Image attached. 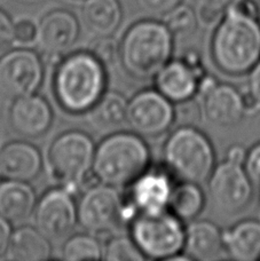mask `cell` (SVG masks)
Here are the masks:
<instances>
[{
	"label": "cell",
	"mask_w": 260,
	"mask_h": 261,
	"mask_svg": "<svg viewBox=\"0 0 260 261\" xmlns=\"http://www.w3.org/2000/svg\"><path fill=\"white\" fill-rule=\"evenodd\" d=\"M211 55L216 67L230 76L249 73L260 61V22L249 0L231 8L217 23Z\"/></svg>",
	"instance_id": "1"
},
{
	"label": "cell",
	"mask_w": 260,
	"mask_h": 261,
	"mask_svg": "<svg viewBox=\"0 0 260 261\" xmlns=\"http://www.w3.org/2000/svg\"><path fill=\"white\" fill-rule=\"evenodd\" d=\"M106 86V67L91 52L69 54L55 69V99L69 114H86L105 94Z\"/></svg>",
	"instance_id": "2"
},
{
	"label": "cell",
	"mask_w": 260,
	"mask_h": 261,
	"mask_svg": "<svg viewBox=\"0 0 260 261\" xmlns=\"http://www.w3.org/2000/svg\"><path fill=\"white\" fill-rule=\"evenodd\" d=\"M174 36L164 22L142 20L125 32L119 44V61L129 76L154 78L172 57Z\"/></svg>",
	"instance_id": "3"
},
{
	"label": "cell",
	"mask_w": 260,
	"mask_h": 261,
	"mask_svg": "<svg viewBox=\"0 0 260 261\" xmlns=\"http://www.w3.org/2000/svg\"><path fill=\"white\" fill-rule=\"evenodd\" d=\"M150 150L137 133L115 132L95 148L92 171L102 185L131 186L149 169Z\"/></svg>",
	"instance_id": "4"
},
{
	"label": "cell",
	"mask_w": 260,
	"mask_h": 261,
	"mask_svg": "<svg viewBox=\"0 0 260 261\" xmlns=\"http://www.w3.org/2000/svg\"><path fill=\"white\" fill-rule=\"evenodd\" d=\"M163 160L168 172L181 181L203 182L216 166L212 143L201 130L181 126L169 135L163 147Z\"/></svg>",
	"instance_id": "5"
},
{
	"label": "cell",
	"mask_w": 260,
	"mask_h": 261,
	"mask_svg": "<svg viewBox=\"0 0 260 261\" xmlns=\"http://www.w3.org/2000/svg\"><path fill=\"white\" fill-rule=\"evenodd\" d=\"M129 232L146 259L171 260L184 253L185 222L170 210L138 212L132 219Z\"/></svg>",
	"instance_id": "6"
},
{
	"label": "cell",
	"mask_w": 260,
	"mask_h": 261,
	"mask_svg": "<svg viewBox=\"0 0 260 261\" xmlns=\"http://www.w3.org/2000/svg\"><path fill=\"white\" fill-rule=\"evenodd\" d=\"M95 146L88 134L68 130L54 140L48 149L47 165L52 179L75 194L92 172Z\"/></svg>",
	"instance_id": "7"
},
{
	"label": "cell",
	"mask_w": 260,
	"mask_h": 261,
	"mask_svg": "<svg viewBox=\"0 0 260 261\" xmlns=\"http://www.w3.org/2000/svg\"><path fill=\"white\" fill-rule=\"evenodd\" d=\"M137 213L132 204L126 206L117 188L102 184L85 189L77 205L78 222L95 236L113 234Z\"/></svg>",
	"instance_id": "8"
},
{
	"label": "cell",
	"mask_w": 260,
	"mask_h": 261,
	"mask_svg": "<svg viewBox=\"0 0 260 261\" xmlns=\"http://www.w3.org/2000/svg\"><path fill=\"white\" fill-rule=\"evenodd\" d=\"M253 185L243 163L227 158L215 166L209 176V193L215 206L226 214L247 208L252 199Z\"/></svg>",
	"instance_id": "9"
},
{
	"label": "cell",
	"mask_w": 260,
	"mask_h": 261,
	"mask_svg": "<svg viewBox=\"0 0 260 261\" xmlns=\"http://www.w3.org/2000/svg\"><path fill=\"white\" fill-rule=\"evenodd\" d=\"M44 79V64L31 49L17 48L0 58V96L6 100L35 94Z\"/></svg>",
	"instance_id": "10"
},
{
	"label": "cell",
	"mask_w": 260,
	"mask_h": 261,
	"mask_svg": "<svg viewBox=\"0 0 260 261\" xmlns=\"http://www.w3.org/2000/svg\"><path fill=\"white\" fill-rule=\"evenodd\" d=\"M174 118L173 103L157 90L141 91L128 101L126 123L140 137H160L171 128Z\"/></svg>",
	"instance_id": "11"
},
{
	"label": "cell",
	"mask_w": 260,
	"mask_h": 261,
	"mask_svg": "<svg viewBox=\"0 0 260 261\" xmlns=\"http://www.w3.org/2000/svg\"><path fill=\"white\" fill-rule=\"evenodd\" d=\"M35 225L49 241L67 239L78 222L77 205L73 194L66 188H53L36 204Z\"/></svg>",
	"instance_id": "12"
},
{
	"label": "cell",
	"mask_w": 260,
	"mask_h": 261,
	"mask_svg": "<svg viewBox=\"0 0 260 261\" xmlns=\"http://www.w3.org/2000/svg\"><path fill=\"white\" fill-rule=\"evenodd\" d=\"M81 25L77 17L67 9H54L38 23L36 45L49 59H62L80 37Z\"/></svg>",
	"instance_id": "13"
},
{
	"label": "cell",
	"mask_w": 260,
	"mask_h": 261,
	"mask_svg": "<svg viewBox=\"0 0 260 261\" xmlns=\"http://www.w3.org/2000/svg\"><path fill=\"white\" fill-rule=\"evenodd\" d=\"M247 111V102L234 86L209 84L202 96V115L209 124L228 127L240 123Z\"/></svg>",
	"instance_id": "14"
},
{
	"label": "cell",
	"mask_w": 260,
	"mask_h": 261,
	"mask_svg": "<svg viewBox=\"0 0 260 261\" xmlns=\"http://www.w3.org/2000/svg\"><path fill=\"white\" fill-rule=\"evenodd\" d=\"M9 122L18 135L37 139L47 133L52 126L53 111L48 102L35 93L13 101L9 109Z\"/></svg>",
	"instance_id": "15"
},
{
	"label": "cell",
	"mask_w": 260,
	"mask_h": 261,
	"mask_svg": "<svg viewBox=\"0 0 260 261\" xmlns=\"http://www.w3.org/2000/svg\"><path fill=\"white\" fill-rule=\"evenodd\" d=\"M154 78L156 90L172 103L189 101L199 90L198 68L190 60H170Z\"/></svg>",
	"instance_id": "16"
},
{
	"label": "cell",
	"mask_w": 260,
	"mask_h": 261,
	"mask_svg": "<svg viewBox=\"0 0 260 261\" xmlns=\"http://www.w3.org/2000/svg\"><path fill=\"white\" fill-rule=\"evenodd\" d=\"M43 157L38 148L25 141H13L0 149V178L29 182L40 174Z\"/></svg>",
	"instance_id": "17"
},
{
	"label": "cell",
	"mask_w": 260,
	"mask_h": 261,
	"mask_svg": "<svg viewBox=\"0 0 260 261\" xmlns=\"http://www.w3.org/2000/svg\"><path fill=\"white\" fill-rule=\"evenodd\" d=\"M131 186V204L137 212H159L169 207L174 187L168 172L148 169Z\"/></svg>",
	"instance_id": "18"
},
{
	"label": "cell",
	"mask_w": 260,
	"mask_h": 261,
	"mask_svg": "<svg viewBox=\"0 0 260 261\" xmlns=\"http://www.w3.org/2000/svg\"><path fill=\"white\" fill-rule=\"evenodd\" d=\"M184 253L190 261L219 260L226 254L224 232L211 221H194L186 227Z\"/></svg>",
	"instance_id": "19"
},
{
	"label": "cell",
	"mask_w": 260,
	"mask_h": 261,
	"mask_svg": "<svg viewBox=\"0 0 260 261\" xmlns=\"http://www.w3.org/2000/svg\"><path fill=\"white\" fill-rule=\"evenodd\" d=\"M82 24L94 37L113 36L123 20L119 0H84L81 8Z\"/></svg>",
	"instance_id": "20"
},
{
	"label": "cell",
	"mask_w": 260,
	"mask_h": 261,
	"mask_svg": "<svg viewBox=\"0 0 260 261\" xmlns=\"http://www.w3.org/2000/svg\"><path fill=\"white\" fill-rule=\"evenodd\" d=\"M37 197L34 188L16 180L0 182V216L9 222L21 223L34 214Z\"/></svg>",
	"instance_id": "21"
},
{
	"label": "cell",
	"mask_w": 260,
	"mask_h": 261,
	"mask_svg": "<svg viewBox=\"0 0 260 261\" xmlns=\"http://www.w3.org/2000/svg\"><path fill=\"white\" fill-rule=\"evenodd\" d=\"M128 101L117 92H106L86 113L90 127L97 133L111 134L126 123Z\"/></svg>",
	"instance_id": "22"
},
{
	"label": "cell",
	"mask_w": 260,
	"mask_h": 261,
	"mask_svg": "<svg viewBox=\"0 0 260 261\" xmlns=\"http://www.w3.org/2000/svg\"><path fill=\"white\" fill-rule=\"evenodd\" d=\"M226 254L236 261L260 259V221L245 219L224 232Z\"/></svg>",
	"instance_id": "23"
},
{
	"label": "cell",
	"mask_w": 260,
	"mask_h": 261,
	"mask_svg": "<svg viewBox=\"0 0 260 261\" xmlns=\"http://www.w3.org/2000/svg\"><path fill=\"white\" fill-rule=\"evenodd\" d=\"M52 246L45 235L30 226L13 231L5 257L14 261H44L50 258Z\"/></svg>",
	"instance_id": "24"
},
{
	"label": "cell",
	"mask_w": 260,
	"mask_h": 261,
	"mask_svg": "<svg viewBox=\"0 0 260 261\" xmlns=\"http://www.w3.org/2000/svg\"><path fill=\"white\" fill-rule=\"evenodd\" d=\"M205 197L197 182L181 181L173 188L169 208L174 216L185 221H192L203 211Z\"/></svg>",
	"instance_id": "25"
},
{
	"label": "cell",
	"mask_w": 260,
	"mask_h": 261,
	"mask_svg": "<svg viewBox=\"0 0 260 261\" xmlns=\"http://www.w3.org/2000/svg\"><path fill=\"white\" fill-rule=\"evenodd\" d=\"M62 258L68 261L101 260L103 250L99 240L93 234H77L70 236L62 248Z\"/></svg>",
	"instance_id": "26"
},
{
	"label": "cell",
	"mask_w": 260,
	"mask_h": 261,
	"mask_svg": "<svg viewBox=\"0 0 260 261\" xmlns=\"http://www.w3.org/2000/svg\"><path fill=\"white\" fill-rule=\"evenodd\" d=\"M164 23L174 37H186L196 29L198 17L192 7L180 4L164 16Z\"/></svg>",
	"instance_id": "27"
},
{
	"label": "cell",
	"mask_w": 260,
	"mask_h": 261,
	"mask_svg": "<svg viewBox=\"0 0 260 261\" xmlns=\"http://www.w3.org/2000/svg\"><path fill=\"white\" fill-rule=\"evenodd\" d=\"M145 259L131 236H114L103 250V260L107 261H140Z\"/></svg>",
	"instance_id": "28"
},
{
	"label": "cell",
	"mask_w": 260,
	"mask_h": 261,
	"mask_svg": "<svg viewBox=\"0 0 260 261\" xmlns=\"http://www.w3.org/2000/svg\"><path fill=\"white\" fill-rule=\"evenodd\" d=\"M244 0H199L197 17L203 24L211 25L219 22L231 8L238 7Z\"/></svg>",
	"instance_id": "29"
},
{
	"label": "cell",
	"mask_w": 260,
	"mask_h": 261,
	"mask_svg": "<svg viewBox=\"0 0 260 261\" xmlns=\"http://www.w3.org/2000/svg\"><path fill=\"white\" fill-rule=\"evenodd\" d=\"M90 52L105 67H111L119 60V44L113 36L97 37L92 44Z\"/></svg>",
	"instance_id": "30"
},
{
	"label": "cell",
	"mask_w": 260,
	"mask_h": 261,
	"mask_svg": "<svg viewBox=\"0 0 260 261\" xmlns=\"http://www.w3.org/2000/svg\"><path fill=\"white\" fill-rule=\"evenodd\" d=\"M37 31L38 24L29 18H22L14 23V41L20 45L36 44Z\"/></svg>",
	"instance_id": "31"
},
{
	"label": "cell",
	"mask_w": 260,
	"mask_h": 261,
	"mask_svg": "<svg viewBox=\"0 0 260 261\" xmlns=\"http://www.w3.org/2000/svg\"><path fill=\"white\" fill-rule=\"evenodd\" d=\"M243 166L254 188L260 190V142L245 152Z\"/></svg>",
	"instance_id": "32"
},
{
	"label": "cell",
	"mask_w": 260,
	"mask_h": 261,
	"mask_svg": "<svg viewBox=\"0 0 260 261\" xmlns=\"http://www.w3.org/2000/svg\"><path fill=\"white\" fill-rule=\"evenodd\" d=\"M136 2L138 7L146 14L154 16H165L183 3V0H136Z\"/></svg>",
	"instance_id": "33"
},
{
	"label": "cell",
	"mask_w": 260,
	"mask_h": 261,
	"mask_svg": "<svg viewBox=\"0 0 260 261\" xmlns=\"http://www.w3.org/2000/svg\"><path fill=\"white\" fill-rule=\"evenodd\" d=\"M14 43V22L7 13L0 9V53L8 49Z\"/></svg>",
	"instance_id": "34"
},
{
	"label": "cell",
	"mask_w": 260,
	"mask_h": 261,
	"mask_svg": "<svg viewBox=\"0 0 260 261\" xmlns=\"http://www.w3.org/2000/svg\"><path fill=\"white\" fill-rule=\"evenodd\" d=\"M248 91L252 105L260 108V61L249 72Z\"/></svg>",
	"instance_id": "35"
},
{
	"label": "cell",
	"mask_w": 260,
	"mask_h": 261,
	"mask_svg": "<svg viewBox=\"0 0 260 261\" xmlns=\"http://www.w3.org/2000/svg\"><path fill=\"white\" fill-rule=\"evenodd\" d=\"M12 227L11 222L6 220L4 217L0 216V258L6 254L9 242L12 237Z\"/></svg>",
	"instance_id": "36"
}]
</instances>
